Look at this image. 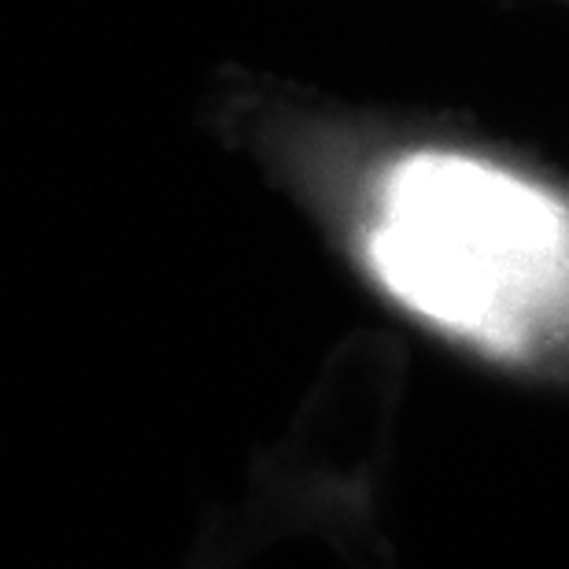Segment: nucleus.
Wrapping results in <instances>:
<instances>
[{"instance_id":"f257e3e1","label":"nucleus","mask_w":569,"mask_h":569,"mask_svg":"<svg viewBox=\"0 0 569 569\" xmlns=\"http://www.w3.org/2000/svg\"><path fill=\"white\" fill-rule=\"evenodd\" d=\"M370 267L426 322L529 356L566 322V203L473 156L415 152L381 189Z\"/></svg>"}]
</instances>
